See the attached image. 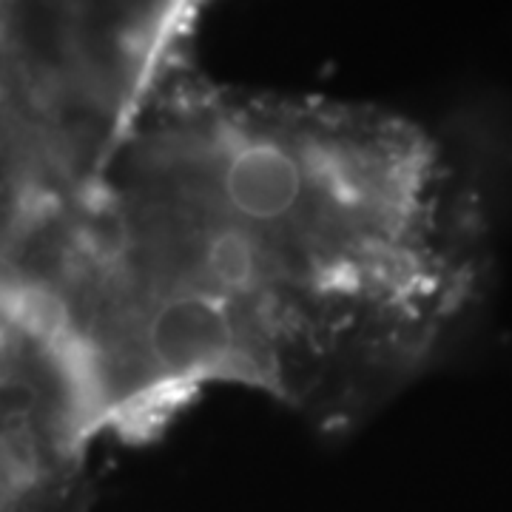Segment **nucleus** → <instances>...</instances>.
<instances>
[{
  "mask_svg": "<svg viewBox=\"0 0 512 512\" xmlns=\"http://www.w3.org/2000/svg\"><path fill=\"white\" fill-rule=\"evenodd\" d=\"M493 214L419 123L157 86L0 293L43 322L97 441L208 390L350 427L484 305Z\"/></svg>",
  "mask_w": 512,
  "mask_h": 512,
  "instance_id": "1",
  "label": "nucleus"
},
{
  "mask_svg": "<svg viewBox=\"0 0 512 512\" xmlns=\"http://www.w3.org/2000/svg\"><path fill=\"white\" fill-rule=\"evenodd\" d=\"M97 436L52 333L0 293V512H86Z\"/></svg>",
  "mask_w": 512,
  "mask_h": 512,
  "instance_id": "2",
  "label": "nucleus"
}]
</instances>
